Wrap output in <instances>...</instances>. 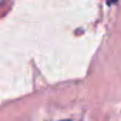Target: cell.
<instances>
[{
	"label": "cell",
	"mask_w": 121,
	"mask_h": 121,
	"mask_svg": "<svg viewBox=\"0 0 121 121\" xmlns=\"http://www.w3.org/2000/svg\"><path fill=\"white\" fill-rule=\"evenodd\" d=\"M63 121H70V120H63Z\"/></svg>",
	"instance_id": "2"
},
{
	"label": "cell",
	"mask_w": 121,
	"mask_h": 121,
	"mask_svg": "<svg viewBox=\"0 0 121 121\" xmlns=\"http://www.w3.org/2000/svg\"><path fill=\"white\" fill-rule=\"evenodd\" d=\"M117 0H108V3H115Z\"/></svg>",
	"instance_id": "1"
}]
</instances>
